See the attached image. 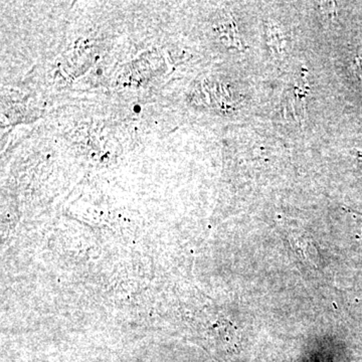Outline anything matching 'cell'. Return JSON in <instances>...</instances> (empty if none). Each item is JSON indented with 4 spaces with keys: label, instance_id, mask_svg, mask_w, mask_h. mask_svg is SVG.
I'll return each mask as SVG.
<instances>
[{
    "label": "cell",
    "instance_id": "cell-1",
    "mask_svg": "<svg viewBox=\"0 0 362 362\" xmlns=\"http://www.w3.org/2000/svg\"><path fill=\"white\" fill-rule=\"evenodd\" d=\"M269 39H270V45H272L273 51L280 52L281 45H282V44H281L280 40V32L276 30V28H269Z\"/></svg>",
    "mask_w": 362,
    "mask_h": 362
},
{
    "label": "cell",
    "instance_id": "cell-2",
    "mask_svg": "<svg viewBox=\"0 0 362 362\" xmlns=\"http://www.w3.org/2000/svg\"><path fill=\"white\" fill-rule=\"evenodd\" d=\"M352 69H354L356 77L362 81V52H357L354 64H352Z\"/></svg>",
    "mask_w": 362,
    "mask_h": 362
}]
</instances>
